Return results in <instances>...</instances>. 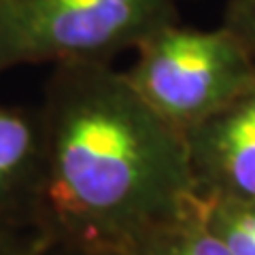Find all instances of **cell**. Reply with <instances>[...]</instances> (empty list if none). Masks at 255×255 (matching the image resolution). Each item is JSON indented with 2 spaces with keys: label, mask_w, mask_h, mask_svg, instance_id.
<instances>
[{
  "label": "cell",
  "mask_w": 255,
  "mask_h": 255,
  "mask_svg": "<svg viewBox=\"0 0 255 255\" xmlns=\"http://www.w3.org/2000/svg\"><path fill=\"white\" fill-rule=\"evenodd\" d=\"M221 26L255 55V0H228Z\"/></svg>",
  "instance_id": "cell-8"
},
{
  "label": "cell",
  "mask_w": 255,
  "mask_h": 255,
  "mask_svg": "<svg viewBox=\"0 0 255 255\" xmlns=\"http://www.w3.org/2000/svg\"><path fill=\"white\" fill-rule=\"evenodd\" d=\"M41 164L38 107L0 102V241L36 234Z\"/></svg>",
  "instance_id": "cell-5"
},
{
  "label": "cell",
  "mask_w": 255,
  "mask_h": 255,
  "mask_svg": "<svg viewBox=\"0 0 255 255\" xmlns=\"http://www.w3.org/2000/svg\"><path fill=\"white\" fill-rule=\"evenodd\" d=\"M38 115L43 241L128 255L198 196L185 134L113 62L53 66Z\"/></svg>",
  "instance_id": "cell-1"
},
{
  "label": "cell",
  "mask_w": 255,
  "mask_h": 255,
  "mask_svg": "<svg viewBox=\"0 0 255 255\" xmlns=\"http://www.w3.org/2000/svg\"><path fill=\"white\" fill-rule=\"evenodd\" d=\"M38 241H41V236H36V234L0 241V255H32Z\"/></svg>",
  "instance_id": "cell-10"
},
{
  "label": "cell",
  "mask_w": 255,
  "mask_h": 255,
  "mask_svg": "<svg viewBox=\"0 0 255 255\" xmlns=\"http://www.w3.org/2000/svg\"><path fill=\"white\" fill-rule=\"evenodd\" d=\"M124 70L155 113L185 134L255 81V55L228 28H159Z\"/></svg>",
  "instance_id": "cell-3"
},
{
  "label": "cell",
  "mask_w": 255,
  "mask_h": 255,
  "mask_svg": "<svg viewBox=\"0 0 255 255\" xmlns=\"http://www.w3.org/2000/svg\"><path fill=\"white\" fill-rule=\"evenodd\" d=\"M32 255H119L109 251H96V249H83L75 245H64V243H49V241H38Z\"/></svg>",
  "instance_id": "cell-9"
},
{
  "label": "cell",
  "mask_w": 255,
  "mask_h": 255,
  "mask_svg": "<svg viewBox=\"0 0 255 255\" xmlns=\"http://www.w3.org/2000/svg\"><path fill=\"white\" fill-rule=\"evenodd\" d=\"M185 142L198 194L255 200V81L187 130Z\"/></svg>",
  "instance_id": "cell-4"
},
{
  "label": "cell",
  "mask_w": 255,
  "mask_h": 255,
  "mask_svg": "<svg viewBox=\"0 0 255 255\" xmlns=\"http://www.w3.org/2000/svg\"><path fill=\"white\" fill-rule=\"evenodd\" d=\"M128 255H230L204 226L198 196L181 215L149 232Z\"/></svg>",
  "instance_id": "cell-6"
},
{
  "label": "cell",
  "mask_w": 255,
  "mask_h": 255,
  "mask_svg": "<svg viewBox=\"0 0 255 255\" xmlns=\"http://www.w3.org/2000/svg\"><path fill=\"white\" fill-rule=\"evenodd\" d=\"M179 21V0H0V73L113 62Z\"/></svg>",
  "instance_id": "cell-2"
},
{
  "label": "cell",
  "mask_w": 255,
  "mask_h": 255,
  "mask_svg": "<svg viewBox=\"0 0 255 255\" xmlns=\"http://www.w3.org/2000/svg\"><path fill=\"white\" fill-rule=\"evenodd\" d=\"M204 226L230 255H255V200L198 194Z\"/></svg>",
  "instance_id": "cell-7"
}]
</instances>
